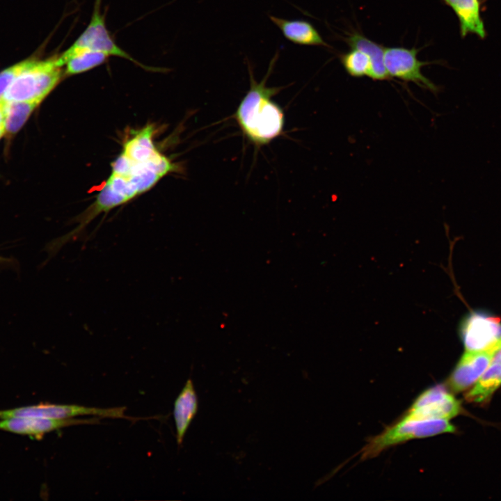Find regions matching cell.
<instances>
[{
    "mask_svg": "<svg viewBox=\"0 0 501 501\" xmlns=\"http://www.w3.org/2000/svg\"><path fill=\"white\" fill-rule=\"evenodd\" d=\"M277 58L276 54L270 62L266 76L260 82L254 79L251 66L248 63L250 89L234 113V118L244 135L256 145L269 143L280 135L283 130V111L271 100L282 88L266 86Z\"/></svg>",
    "mask_w": 501,
    "mask_h": 501,
    "instance_id": "obj_1",
    "label": "cell"
},
{
    "mask_svg": "<svg viewBox=\"0 0 501 501\" xmlns=\"http://www.w3.org/2000/svg\"><path fill=\"white\" fill-rule=\"evenodd\" d=\"M456 428L447 420H413L399 418L379 434L367 440L360 451L362 460L374 458L385 450L408 440L454 433Z\"/></svg>",
    "mask_w": 501,
    "mask_h": 501,
    "instance_id": "obj_2",
    "label": "cell"
},
{
    "mask_svg": "<svg viewBox=\"0 0 501 501\" xmlns=\"http://www.w3.org/2000/svg\"><path fill=\"white\" fill-rule=\"evenodd\" d=\"M64 76L63 67L58 56L46 60H37L22 72L8 88L2 100L6 102L42 100Z\"/></svg>",
    "mask_w": 501,
    "mask_h": 501,
    "instance_id": "obj_3",
    "label": "cell"
},
{
    "mask_svg": "<svg viewBox=\"0 0 501 501\" xmlns=\"http://www.w3.org/2000/svg\"><path fill=\"white\" fill-rule=\"evenodd\" d=\"M459 335L466 351L494 352L501 346V319L485 312H470L460 324Z\"/></svg>",
    "mask_w": 501,
    "mask_h": 501,
    "instance_id": "obj_4",
    "label": "cell"
},
{
    "mask_svg": "<svg viewBox=\"0 0 501 501\" xmlns=\"http://www.w3.org/2000/svg\"><path fill=\"white\" fill-rule=\"evenodd\" d=\"M460 402L444 386L437 385L422 391L401 418L413 420H447L461 411Z\"/></svg>",
    "mask_w": 501,
    "mask_h": 501,
    "instance_id": "obj_5",
    "label": "cell"
},
{
    "mask_svg": "<svg viewBox=\"0 0 501 501\" xmlns=\"http://www.w3.org/2000/svg\"><path fill=\"white\" fill-rule=\"evenodd\" d=\"M125 407L100 408L74 404H39L0 411V419L10 417H36L55 419L72 418L80 415L102 418H129L125 415Z\"/></svg>",
    "mask_w": 501,
    "mask_h": 501,
    "instance_id": "obj_6",
    "label": "cell"
},
{
    "mask_svg": "<svg viewBox=\"0 0 501 501\" xmlns=\"http://www.w3.org/2000/svg\"><path fill=\"white\" fill-rule=\"evenodd\" d=\"M101 2L102 0H95L88 25L67 49L70 51L78 49L97 51L104 53L109 56L120 57L142 65L121 49L112 38L106 26L105 16L101 12Z\"/></svg>",
    "mask_w": 501,
    "mask_h": 501,
    "instance_id": "obj_7",
    "label": "cell"
},
{
    "mask_svg": "<svg viewBox=\"0 0 501 501\" xmlns=\"http://www.w3.org/2000/svg\"><path fill=\"white\" fill-rule=\"evenodd\" d=\"M418 49L403 47L385 48L384 64L390 77L406 82H413L419 86L436 92L438 87L422 73L423 66L429 62L418 58Z\"/></svg>",
    "mask_w": 501,
    "mask_h": 501,
    "instance_id": "obj_8",
    "label": "cell"
},
{
    "mask_svg": "<svg viewBox=\"0 0 501 501\" xmlns=\"http://www.w3.org/2000/svg\"><path fill=\"white\" fill-rule=\"evenodd\" d=\"M98 422L92 419H55L36 417H10L0 419V430L30 436L40 440L48 432L65 427L79 424H91Z\"/></svg>",
    "mask_w": 501,
    "mask_h": 501,
    "instance_id": "obj_9",
    "label": "cell"
},
{
    "mask_svg": "<svg viewBox=\"0 0 501 501\" xmlns=\"http://www.w3.org/2000/svg\"><path fill=\"white\" fill-rule=\"evenodd\" d=\"M493 354V351H466L447 379L448 388L459 392L470 387L484 372Z\"/></svg>",
    "mask_w": 501,
    "mask_h": 501,
    "instance_id": "obj_10",
    "label": "cell"
},
{
    "mask_svg": "<svg viewBox=\"0 0 501 501\" xmlns=\"http://www.w3.org/2000/svg\"><path fill=\"white\" fill-rule=\"evenodd\" d=\"M270 20L291 42L304 46L329 47L316 28L303 19H286L269 15Z\"/></svg>",
    "mask_w": 501,
    "mask_h": 501,
    "instance_id": "obj_11",
    "label": "cell"
},
{
    "mask_svg": "<svg viewBox=\"0 0 501 501\" xmlns=\"http://www.w3.org/2000/svg\"><path fill=\"white\" fill-rule=\"evenodd\" d=\"M198 409V399L193 381L189 379L177 397L173 408L177 443L181 445L185 434Z\"/></svg>",
    "mask_w": 501,
    "mask_h": 501,
    "instance_id": "obj_12",
    "label": "cell"
},
{
    "mask_svg": "<svg viewBox=\"0 0 501 501\" xmlns=\"http://www.w3.org/2000/svg\"><path fill=\"white\" fill-rule=\"evenodd\" d=\"M442 1L451 8L458 17L461 36L472 33L482 39L486 37V32L480 14L479 0Z\"/></svg>",
    "mask_w": 501,
    "mask_h": 501,
    "instance_id": "obj_13",
    "label": "cell"
},
{
    "mask_svg": "<svg viewBox=\"0 0 501 501\" xmlns=\"http://www.w3.org/2000/svg\"><path fill=\"white\" fill-rule=\"evenodd\" d=\"M346 41L351 49H357L366 53L371 62L368 77L373 80L383 81L390 79L384 64L385 48L363 35L353 33L349 35Z\"/></svg>",
    "mask_w": 501,
    "mask_h": 501,
    "instance_id": "obj_14",
    "label": "cell"
},
{
    "mask_svg": "<svg viewBox=\"0 0 501 501\" xmlns=\"http://www.w3.org/2000/svg\"><path fill=\"white\" fill-rule=\"evenodd\" d=\"M109 56L102 52L90 49H66L60 56L58 61L63 67L64 76H70L86 72L102 65Z\"/></svg>",
    "mask_w": 501,
    "mask_h": 501,
    "instance_id": "obj_15",
    "label": "cell"
},
{
    "mask_svg": "<svg viewBox=\"0 0 501 501\" xmlns=\"http://www.w3.org/2000/svg\"><path fill=\"white\" fill-rule=\"evenodd\" d=\"M501 385V346L493 354L492 359L473 388L466 395L468 401L480 403L488 399Z\"/></svg>",
    "mask_w": 501,
    "mask_h": 501,
    "instance_id": "obj_16",
    "label": "cell"
},
{
    "mask_svg": "<svg viewBox=\"0 0 501 501\" xmlns=\"http://www.w3.org/2000/svg\"><path fill=\"white\" fill-rule=\"evenodd\" d=\"M152 134L150 126L143 129L125 143L122 153L135 162L152 159L159 153L154 145Z\"/></svg>",
    "mask_w": 501,
    "mask_h": 501,
    "instance_id": "obj_17",
    "label": "cell"
},
{
    "mask_svg": "<svg viewBox=\"0 0 501 501\" xmlns=\"http://www.w3.org/2000/svg\"><path fill=\"white\" fill-rule=\"evenodd\" d=\"M41 102L39 100L6 102L5 134L8 138L18 132Z\"/></svg>",
    "mask_w": 501,
    "mask_h": 501,
    "instance_id": "obj_18",
    "label": "cell"
},
{
    "mask_svg": "<svg viewBox=\"0 0 501 501\" xmlns=\"http://www.w3.org/2000/svg\"><path fill=\"white\" fill-rule=\"evenodd\" d=\"M340 61L348 74L353 77L367 76L371 62L364 51L351 49L340 56Z\"/></svg>",
    "mask_w": 501,
    "mask_h": 501,
    "instance_id": "obj_19",
    "label": "cell"
},
{
    "mask_svg": "<svg viewBox=\"0 0 501 501\" xmlns=\"http://www.w3.org/2000/svg\"><path fill=\"white\" fill-rule=\"evenodd\" d=\"M35 61V58H29L0 72V99L16 78L29 68Z\"/></svg>",
    "mask_w": 501,
    "mask_h": 501,
    "instance_id": "obj_20",
    "label": "cell"
},
{
    "mask_svg": "<svg viewBox=\"0 0 501 501\" xmlns=\"http://www.w3.org/2000/svg\"><path fill=\"white\" fill-rule=\"evenodd\" d=\"M6 102L0 100V138L6 132Z\"/></svg>",
    "mask_w": 501,
    "mask_h": 501,
    "instance_id": "obj_21",
    "label": "cell"
},
{
    "mask_svg": "<svg viewBox=\"0 0 501 501\" xmlns=\"http://www.w3.org/2000/svg\"><path fill=\"white\" fill-rule=\"evenodd\" d=\"M5 261H6V258H3V257H0V262H5Z\"/></svg>",
    "mask_w": 501,
    "mask_h": 501,
    "instance_id": "obj_22",
    "label": "cell"
},
{
    "mask_svg": "<svg viewBox=\"0 0 501 501\" xmlns=\"http://www.w3.org/2000/svg\"><path fill=\"white\" fill-rule=\"evenodd\" d=\"M1 100V99H0Z\"/></svg>",
    "mask_w": 501,
    "mask_h": 501,
    "instance_id": "obj_23",
    "label": "cell"
}]
</instances>
